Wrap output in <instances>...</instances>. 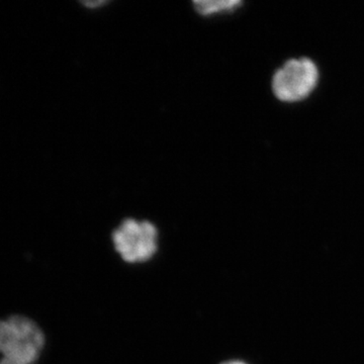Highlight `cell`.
Masks as SVG:
<instances>
[{
	"instance_id": "cell-2",
	"label": "cell",
	"mask_w": 364,
	"mask_h": 364,
	"mask_svg": "<svg viewBox=\"0 0 364 364\" xmlns=\"http://www.w3.org/2000/svg\"><path fill=\"white\" fill-rule=\"evenodd\" d=\"M112 244L119 257L129 264L152 259L158 251L159 233L149 221L126 219L112 233Z\"/></svg>"
},
{
	"instance_id": "cell-3",
	"label": "cell",
	"mask_w": 364,
	"mask_h": 364,
	"mask_svg": "<svg viewBox=\"0 0 364 364\" xmlns=\"http://www.w3.org/2000/svg\"><path fill=\"white\" fill-rule=\"evenodd\" d=\"M318 78L317 66L310 59L289 60L274 74L273 92L282 102H299L315 90Z\"/></svg>"
},
{
	"instance_id": "cell-1",
	"label": "cell",
	"mask_w": 364,
	"mask_h": 364,
	"mask_svg": "<svg viewBox=\"0 0 364 364\" xmlns=\"http://www.w3.org/2000/svg\"><path fill=\"white\" fill-rule=\"evenodd\" d=\"M45 335L26 316L0 320V364H36L45 347Z\"/></svg>"
},
{
	"instance_id": "cell-5",
	"label": "cell",
	"mask_w": 364,
	"mask_h": 364,
	"mask_svg": "<svg viewBox=\"0 0 364 364\" xmlns=\"http://www.w3.org/2000/svg\"><path fill=\"white\" fill-rule=\"evenodd\" d=\"M220 364H249L246 363L245 360H242V359H229V360L223 361L222 363Z\"/></svg>"
},
{
	"instance_id": "cell-4",
	"label": "cell",
	"mask_w": 364,
	"mask_h": 364,
	"mask_svg": "<svg viewBox=\"0 0 364 364\" xmlns=\"http://www.w3.org/2000/svg\"><path fill=\"white\" fill-rule=\"evenodd\" d=\"M196 11L203 16H210L222 11H233L237 6H241V2L238 0H221V1H214V0H203V1L193 2Z\"/></svg>"
}]
</instances>
